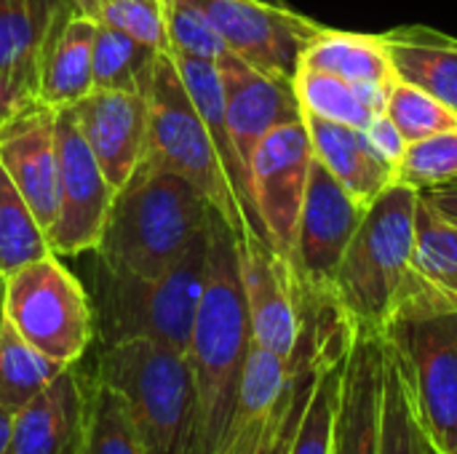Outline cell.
I'll list each match as a JSON object with an SVG mask.
<instances>
[{
    "instance_id": "obj_29",
    "label": "cell",
    "mask_w": 457,
    "mask_h": 454,
    "mask_svg": "<svg viewBox=\"0 0 457 454\" xmlns=\"http://www.w3.org/2000/svg\"><path fill=\"white\" fill-rule=\"evenodd\" d=\"M348 348L351 343L343 351H337L319 372L305 412L284 454H337L340 391H343V369H345Z\"/></svg>"
},
{
    "instance_id": "obj_12",
    "label": "cell",
    "mask_w": 457,
    "mask_h": 454,
    "mask_svg": "<svg viewBox=\"0 0 457 454\" xmlns=\"http://www.w3.org/2000/svg\"><path fill=\"white\" fill-rule=\"evenodd\" d=\"M313 147L305 120L276 126L252 153L249 179L257 222L268 244L289 260L303 198L308 190Z\"/></svg>"
},
{
    "instance_id": "obj_5",
    "label": "cell",
    "mask_w": 457,
    "mask_h": 454,
    "mask_svg": "<svg viewBox=\"0 0 457 454\" xmlns=\"http://www.w3.org/2000/svg\"><path fill=\"white\" fill-rule=\"evenodd\" d=\"M94 377L115 391L147 454H187L195 388L187 353L153 340L99 351Z\"/></svg>"
},
{
    "instance_id": "obj_25",
    "label": "cell",
    "mask_w": 457,
    "mask_h": 454,
    "mask_svg": "<svg viewBox=\"0 0 457 454\" xmlns=\"http://www.w3.org/2000/svg\"><path fill=\"white\" fill-rule=\"evenodd\" d=\"M297 67L321 70L351 83H378L386 88L396 83L391 51L383 35H361L321 27L316 37L303 48Z\"/></svg>"
},
{
    "instance_id": "obj_6",
    "label": "cell",
    "mask_w": 457,
    "mask_h": 454,
    "mask_svg": "<svg viewBox=\"0 0 457 454\" xmlns=\"http://www.w3.org/2000/svg\"><path fill=\"white\" fill-rule=\"evenodd\" d=\"M147 155L174 174L185 177L233 227V233L254 227L166 51L158 54L147 86Z\"/></svg>"
},
{
    "instance_id": "obj_22",
    "label": "cell",
    "mask_w": 457,
    "mask_h": 454,
    "mask_svg": "<svg viewBox=\"0 0 457 454\" xmlns=\"http://www.w3.org/2000/svg\"><path fill=\"white\" fill-rule=\"evenodd\" d=\"M303 120L311 136L313 155L329 169V174L345 187L353 201L370 206L394 182V166L378 155L364 128L332 123L313 115H303Z\"/></svg>"
},
{
    "instance_id": "obj_10",
    "label": "cell",
    "mask_w": 457,
    "mask_h": 454,
    "mask_svg": "<svg viewBox=\"0 0 457 454\" xmlns=\"http://www.w3.org/2000/svg\"><path fill=\"white\" fill-rule=\"evenodd\" d=\"M115 190L104 179L88 150L72 107L56 110V219L48 230V246L56 257L94 252Z\"/></svg>"
},
{
    "instance_id": "obj_14",
    "label": "cell",
    "mask_w": 457,
    "mask_h": 454,
    "mask_svg": "<svg viewBox=\"0 0 457 454\" xmlns=\"http://www.w3.org/2000/svg\"><path fill=\"white\" fill-rule=\"evenodd\" d=\"M96 377L64 367L35 399L13 412L11 454H86Z\"/></svg>"
},
{
    "instance_id": "obj_31",
    "label": "cell",
    "mask_w": 457,
    "mask_h": 454,
    "mask_svg": "<svg viewBox=\"0 0 457 454\" xmlns=\"http://www.w3.org/2000/svg\"><path fill=\"white\" fill-rule=\"evenodd\" d=\"M54 254L29 203L0 166V276Z\"/></svg>"
},
{
    "instance_id": "obj_11",
    "label": "cell",
    "mask_w": 457,
    "mask_h": 454,
    "mask_svg": "<svg viewBox=\"0 0 457 454\" xmlns=\"http://www.w3.org/2000/svg\"><path fill=\"white\" fill-rule=\"evenodd\" d=\"M193 3L212 29L222 37L225 48L249 62L252 67L295 78L303 48L324 27L316 19L292 11L287 3L268 0H187Z\"/></svg>"
},
{
    "instance_id": "obj_4",
    "label": "cell",
    "mask_w": 457,
    "mask_h": 454,
    "mask_svg": "<svg viewBox=\"0 0 457 454\" xmlns=\"http://www.w3.org/2000/svg\"><path fill=\"white\" fill-rule=\"evenodd\" d=\"M209 260V222L185 257L158 278L120 276L94 262V329L102 348L153 340L187 353Z\"/></svg>"
},
{
    "instance_id": "obj_1",
    "label": "cell",
    "mask_w": 457,
    "mask_h": 454,
    "mask_svg": "<svg viewBox=\"0 0 457 454\" xmlns=\"http://www.w3.org/2000/svg\"><path fill=\"white\" fill-rule=\"evenodd\" d=\"M249 345L252 324L241 286L236 233L212 209L206 281L187 345L195 388L187 454H217L236 407Z\"/></svg>"
},
{
    "instance_id": "obj_37",
    "label": "cell",
    "mask_w": 457,
    "mask_h": 454,
    "mask_svg": "<svg viewBox=\"0 0 457 454\" xmlns=\"http://www.w3.org/2000/svg\"><path fill=\"white\" fill-rule=\"evenodd\" d=\"M364 134L372 142V147L378 150V155L391 166H396L402 161V155L407 153V139L402 136V131L396 128V123L386 112L375 115L372 123L364 128Z\"/></svg>"
},
{
    "instance_id": "obj_33",
    "label": "cell",
    "mask_w": 457,
    "mask_h": 454,
    "mask_svg": "<svg viewBox=\"0 0 457 454\" xmlns=\"http://www.w3.org/2000/svg\"><path fill=\"white\" fill-rule=\"evenodd\" d=\"M394 182L420 193L457 182V128L410 142L407 153L394 166Z\"/></svg>"
},
{
    "instance_id": "obj_17",
    "label": "cell",
    "mask_w": 457,
    "mask_h": 454,
    "mask_svg": "<svg viewBox=\"0 0 457 454\" xmlns=\"http://www.w3.org/2000/svg\"><path fill=\"white\" fill-rule=\"evenodd\" d=\"M0 166L48 235L56 219V110L35 102L0 126Z\"/></svg>"
},
{
    "instance_id": "obj_23",
    "label": "cell",
    "mask_w": 457,
    "mask_h": 454,
    "mask_svg": "<svg viewBox=\"0 0 457 454\" xmlns=\"http://www.w3.org/2000/svg\"><path fill=\"white\" fill-rule=\"evenodd\" d=\"M217 147V155L228 171V179L233 182L236 187V195L249 217V222L260 230V222H257V211H254V201H252V185H249V174L236 153V144L230 139V131H228V120H225V94H222V78H220V70H217V62H209V59H198V56H187V54H174V51H166ZM262 233V230H260Z\"/></svg>"
},
{
    "instance_id": "obj_39",
    "label": "cell",
    "mask_w": 457,
    "mask_h": 454,
    "mask_svg": "<svg viewBox=\"0 0 457 454\" xmlns=\"http://www.w3.org/2000/svg\"><path fill=\"white\" fill-rule=\"evenodd\" d=\"M11 436H13V412L0 404V454H11Z\"/></svg>"
},
{
    "instance_id": "obj_30",
    "label": "cell",
    "mask_w": 457,
    "mask_h": 454,
    "mask_svg": "<svg viewBox=\"0 0 457 454\" xmlns=\"http://www.w3.org/2000/svg\"><path fill=\"white\" fill-rule=\"evenodd\" d=\"M64 364L35 351L3 316L0 324V404L19 412L29 399H35Z\"/></svg>"
},
{
    "instance_id": "obj_21",
    "label": "cell",
    "mask_w": 457,
    "mask_h": 454,
    "mask_svg": "<svg viewBox=\"0 0 457 454\" xmlns=\"http://www.w3.org/2000/svg\"><path fill=\"white\" fill-rule=\"evenodd\" d=\"M59 0H0V83L21 104L37 102L43 43Z\"/></svg>"
},
{
    "instance_id": "obj_19",
    "label": "cell",
    "mask_w": 457,
    "mask_h": 454,
    "mask_svg": "<svg viewBox=\"0 0 457 454\" xmlns=\"http://www.w3.org/2000/svg\"><path fill=\"white\" fill-rule=\"evenodd\" d=\"M383 334L353 326L340 391L337 454H380Z\"/></svg>"
},
{
    "instance_id": "obj_15",
    "label": "cell",
    "mask_w": 457,
    "mask_h": 454,
    "mask_svg": "<svg viewBox=\"0 0 457 454\" xmlns=\"http://www.w3.org/2000/svg\"><path fill=\"white\" fill-rule=\"evenodd\" d=\"M217 70L222 78L228 131L249 174V161L254 147L276 126L303 120V107L297 102L292 78L262 72L249 62H244L241 56H236L233 51H225L217 59Z\"/></svg>"
},
{
    "instance_id": "obj_35",
    "label": "cell",
    "mask_w": 457,
    "mask_h": 454,
    "mask_svg": "<svg viewBox=\"0 0 457 454\" xmlns=\"http://www.w3.org/2000/svg\"><path fill=\"white\" fill-rule=\"evenodd\" d=\"M96 24L120 29L158 51H166L161 0H75Z\"/></svg>"
},
{
    "instance_id": "obj_44",
    "label": "cell",
    "mask_w": 457,
    "mask_h": 454,
    "mask_svg": "<svg viewBox=\"0 0 457 454\" xmlns=\"http://www.w3.org/2000/svg\"><path fill=\"white\" fill-rule=\"evenodd\" d=\"M455 454H457V452H455Z\"/></svg>"
},
{
    "instance_id": "obj_18",
    "label": "cell",
    "mask_w": 457,
    "mask_h": 454,
    "mask_svg": "<svg viewBox=\"0 0 457 454\" xmlns=\"http://www.w3.org/2000/svg\"><path fill=\"white\" fill-rule=\"evenodd\" d=\"M434 313H457V225L434 211L420 193L412 276L404 286L394 321Z\"/></svg>"
},
{
    "instance_id": "obj_32",
    "label": "cell",
    "mask_w": 457,
    "mask_h": 454,
    "mask_svg": "<svg viewBox=\"0 0 457 454\" xmlns=\"http://www.w3.org/2000/svg\"><path fill=\"white\" fill-rule=\"evenodd\" d=\"M386 115L396 123L407 144L457 128V112L453 107H447L428 91L402 80L388 88Z\"/></svg>"
},
{
    "instance_id": "obj_41",
    "label": "cell",
    "mask_w": 457,
    "mask_h": 454,
    "mask_svg": "<svg viewBox=\"0 0 457 454\" xmlns=\"http://www.w3.org/2000/svg\"><path fill=\"white\" fill-rule=\"evenodd\" d=\"M3 294H5V281L0 276V324H3Z\"/></svg>"
},
{
    "instance_id": "obj_42",
    "label": "cell",
    "mask_w": 457,
    "mask_h": 454,
    "mask_svg": "<svg viewBox=\"0 0 457 454\" xmlns=\"http://www.w3.org/2000/svg\"><path fill=\"white\" fill-rule=\"evenodd\" d=\"M268 3H284V0H268Z\"/></svg>"
},
{
    "instance_id": "obj_28",
    "label": "cell",
    "mask_w": 457,
    "mask_h": 454,
    "mask_svg": "<svg viewBox=\"0 0 457 454\" xmlns=\"http://www.w3.org/2000/svg\"><path fill=\"white\" fill-rule=\"evenodd\" d=\"M158 48L104 24H96L91 80L99 91H147Z\"/></svg>"
},
{
    "instance_id": "obj_26",
    "label": "cell",
    "mask_w": 457,
    "mask_h": 454,
    "mask_svg": "<svg viewBox=\"0 0 457 454\" xmlns=\"http://www.w3.org/2000/svg\"><path fill=\"white\" fill-rule=\"evenodd\" d=\"M292 83L303 115L367 128L375 115L386 112L388 88L378 83H351L345 78L311 67H297Z\"/></svg>"
},
{
    "instance_id": "obj_36",
    "label": "cell",
    "mask_w": 457,
    "mask_h": 454,
    "mask_svg": "<svg viewBox=\"0 0 457 454\" xmlns=\"http://www.w3.org/2000/svg\"><path fill=\"white\" fill-rule=\"evenodd\" d=\"M166 51L187 54L198 59L217 62L228 48L222 37L212 29L206 16L187 0H161Z\"/></svg>"
},
{
    "instance_id": "obj_38",
    "label": "cell",
    "mask_w": 457,
    "mask_h": 454,
    "mask_svg": "<svg viewBox=\"0 0 457 454\" xmlns=\"http://www.w3.org/2000/svg\"><path fill=\"white\" fill-rule=\"evenodd\" d=\"M423 201L439 211L445 219L455 222L457 225V182H450V185H442V187H434V190H426L423 193Z\"/></svg>"
},
{
    "instance_id": "obj_20",
    "label": "cell",
    "mask_w": 457,
    "mask_h": 454,
    "mask_svg": "<svg viewBox=\"0 0 457 454\" xmlns=\"http://www.w3.org/2000/svg\"><path fill=\"white\" fill-rule=\"evenodd\" d=\"M96 21L75 3L59 0L40 56L37 102L51 110L78 104L94 91L91 56H94Z\"/></svg>"
},
{
    "instance_id": "obj_3",
    "label": "cell",
    "mask_w": 457,
    "mask_h": 454,
    "mask_svg": "<svg viewBox=\"0 0 457 454\" xmlns=\"http://www.w3.org/2000/svg\"><path fill=\"white\" fill-rule=\"evenodd\" d=\"M420 190L391 182L364 211L332 284V302L353 326L386 329L412 276Z\"/></svg>"
},
{
    "instance_id": "obj_27",
    "label": "cell",
    "mask_w": 457,
    "mask_h": 454,
    "mask_svg": "<svg viewBox=\"0 0 457 454\" xmlns=\"http://www.w3.org/2000/svg\"><path fill=\"white\" fill-rule=\"evenodd\" d=\"M383 334V407H380V454H431V442L420 423L410 380L399 351Z\"/></svg>"
},
{
    "instance_id": "obj_40",
    "label": "cell",
    "mask_w": 457,
    "mask_h": 454,
    "mask_svg": "<svg viewBox=\"0 0 457 454\" xmlns=\"http://www.w3.org/2000/svg\"><path fill=\"white\" fill-rule=\"evenodd\" d=\"M19 110H21V104H19V102L8 94V88L0 83V126H3L11 115H16Z\"/></svg>"
},
{
    "instance_id": "obj_43",
    "label": "cell",
    "mask_w": 457,
    "mask_h": 454,
    "mask_svg": "<svg viewBox=\"0 0 457 454\" xmlns=\"http://www.w3.org/2000/svg\"><path fill=\"white\" fill-rule=\"evenodd\" d=\"M431 454H439V452H436V450H434V447H431Z\"/></svg>"
},
{
    "instance_id": "obj_7",
    "label": "cell",
    "mask_w": 457,
    "mask_h": 454,
    "mask_svg": "<svg viewBox=\"0 0 457 454\" xmlns=\"http://www.w3.org/2000/svg\"><path fill=\"white\" fill-rule=\"evenodd\" d=\"M5 321L43 356L70 367L83 359L94 329V305L83 284L56 254L32 260L3 276Z\"/></svg>"
},
{
    "instance_id": "obj_24",
    "label": "cell",
    "mask_w": 457,
    "mask_h": 454,
    "mask_svg": "<svg viewBox=\"0 0 457 454\" xmlns=\"http://www.w3.org/2000/svg\"><path fill=\"white\" fill-rule=\"evenodd\" d=\"M383 37L396 80L428 91L457 112V37L428 27H399Z\"/></svg>"
},
{
    "instance_id": "obj_16",
    "label": "cell",
    "mask_w": 457,
    "mask_h": 454,
    "mask_svg": "<svg viewBox=\"0 0 457 454\" xmlns=\"http://www.w3.org/2000/svg\"><path fill=\"white\" fill-rule=\"evenodd\" d=\"M72 115L104 179L120 190L147 155V91L94 88L72 104Z\"/></svg>"
},
{
    "instance_id": "obj_8",
    "label": "cell",
    "mask_w": 457,
    "mask_h": 454,
    "mask_svg": "<svg viewBox=\"0 0 457 454\" xmlns=\"http://www.w3.org/2000/svg\"><path fill=\"white\" fill-rule=\"evenodd\" d=\"M402 356L431 447L457 452V313L402 318L380 329Z\"/></svg>"
},
{
    "instance_id": "obj_13",
    "label": "cell",
    "mask_w": 457,
    "mask_h": 454,
    "mask_svg": "<svg viewBox=\"0 0 457 454\" xmlns=\"http://www.w3.org/2000/svg\"><path fill=\"white\" fill-rule=\"evenodd\" d=\"M236 252L252 340L270 353L289 359L297 351L305 326V300L295 270L257 227L236 233Z\"/></svg>"
},
{
    "instance_id": "obj_2",
    "label": "cell",
    "mask_w": 457,
    "mask_h": 454,
    "mask_svg": "<svg viewBox=\"0 0 457 454\" xmlns=\"http://www.w3.org/2000/svg\"><path fill=\"white\" fill-rule=\"evenodd\" d=\"M212 206L179 174L150 155L115 190L96 260L120 276L158 278L171 270L206 230Z\"/></svg>"
},
{
    "instance_id": "obj_9",
    "label": "cell",
    "mask_w": 457,
    "mask_h": 454,
    "mask_svg": "<svg viewBox=\"0 0 457 454\" xmlns=\"http://www.w3.org/2000/svg\"><path fill=\"white\" fill-rule=\"evenodd\" d=\"M367 206L353 201L329 169L313 155L289 265L305 302H329L343 254Z\"/></svg>"
},
{
    "instance_id": "obj_34",
    "label": "cell",
    "mask_w": 457,
    "mask_h": 454,
    "mask_svg": "<svg viewBox=\"0 0 457 454\" xmlns=\"http://www.w3.org/2000/svg\"><path fill=\"white\" fill-rule=\"evenodd\" d=\"M86 454H147L123 399L96 380Z\"/></svg>"
}]
</instances>
